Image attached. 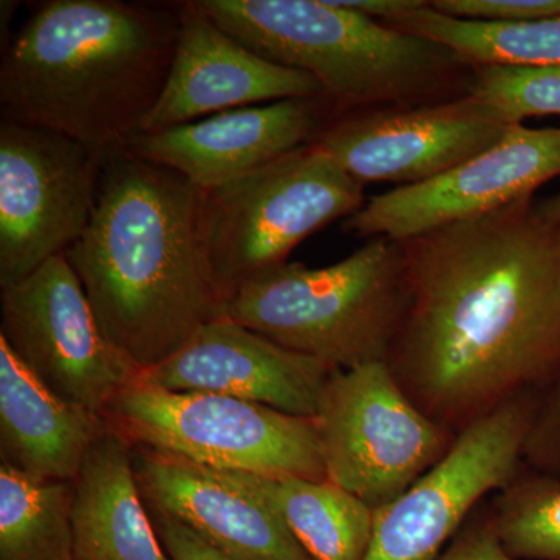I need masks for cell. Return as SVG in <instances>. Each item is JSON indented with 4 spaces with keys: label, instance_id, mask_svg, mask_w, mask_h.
<instances>
[{
    "label": "cell",
    "instance_id": "7",
    "mask_svg": "<svg viewBox=\"0 0 560 560\" xmlns=\"http://www.w3.org/2000/svg\"><path fill=\"white\" fill-rule=\"evenodd\" d=\"M103 418L135 447L208 469L327 478L315 419L253 401L176 393L139 374L110 401Z\"/></svg>",
    "mask_w": 560,
    "mask_h": 560
},
{
    "label": "cell",
    "instance_id": "22",
    "mask_svg": "<svg viewBox=\"0 0 560 560\" xmlns=\"http://www.w3.org/2000/svg\"><path fill=\"white\" fill-rule=\"evenodd\" d=\"M72 500V481L0 464V560H77Z\"/></svg>",
    "mask_w": 560,
    "mask_h": 560
},
{
    "label": "cell",
    "instance_id": "17",
    "mask_svg": "<svg viewBox=\"0 0 560 560\" xmlns=\"http://www.w3.org/2000/svg\"><path fill=\"white\" fill-rule=\"evenodd\" d=\"M132 460L149 510L183 523L235 560H312L259 499L208 467L132 445Z\"/></svg>",
    "mask_w": 560,
    "mask_h": 560
},
{
    "label": "cell",
    "instance_id": "13",
    "mask_svg": "<svg viewBox=\"0 0 560 560\" xmlns=\"http://www.w3.org/2000/svg\"><path fill=\"white\" fill-rule=\"evenodd\" d=\"M558 176L560 128L515 124L499 143L444 175L370 198L342 221V231L364 241H410L534 198Z\"/></svg>",
    "mask_w": 560,
    "mask_h": 560
},
{
    "label": "cell",
    "instance_id": "19",
    "mask_svg": "<svg viewBox=\"0 0 560 560\" xmlns=\"http://www.w3.org/2000/svg\"><path fill=\"white\" fill-rule=\"evenodd\" d=\"M72 482L77 560H172L140 490L132 445L116 430L92 444Z\"/></svg>",
    "mask_w": 560,
    "mask_h": 560
},
{
    "label": "cell",
    "instance_id": "16",
    "mask_svg": "<svg viewBox=\"0 0 560 560\" xmlns=\"http://www.w3.org/2000/svg\"><path fill=\"white\" fill-rule=\"evenodd\" d=\"M335 368L276 345L226 316L202 326L171 359L140 372L164 389L210 393L315 419Z\"/></svg>",
    "mask_w": 560,
    "mask_h": 560
},
{
    "label": "cell",
    "instance_id": "8",
    "mask_svg": "<svg viewBox=\"0 0 560 560\" xmlns=\"http://www.w3.org/2000/svg\"><path fill=\"white\" fill-rule=\"evenodd\" d=\"M315 423L327 480L374 511L411 488L455 440L407 396L386 361L334 371Z\"/></svg>",
    "mask_w": 560,
    "mask_h": 560
},
{
    "label": "cell",
    "instance_id": "20",
    "mask_svg": "<svg viewBox=\"0 0 560 560\" xmlns=\"http://www.w3.org/2000/svg\"><path fill=\"white\" fill-rule=\"evenodd\" d=\"M215 471L267 504L312 560H363L366 556L375 511L327 478Z\"/></svg>",
    "mask_w": 560,
    "mask_h": 560
},
{
    "label": "cell",
    "instance_id": "9",
    "mask_svg": "<svg viewBox=\"0 0 560 560\" xmlns=\"http://www.w3.org/2000/svg\"><path fill=\"white\" fill-rule=\"evenodd\" d=\"M105 158L60 132L0 119V289L83 237Z\"/></svg>",
    "mask_w": 560,
    "mask_h": 560
},
{
    "label": "cell",
    "instance_id": "25",
    "mask_svg": "<svg viewBox=\"0 0 560 560\" xmlns=\"http://www.w3.org/2000/svg\"><path fill=\"white\" fill-rule=\"evenodd\" d=\"M555 386L544 410L530 425L526 455L541 464L560 463V368L556 372Z\"/></svg>",
    "mask_w": 560,
    "mask_h": 560
},
{
    "label": "cell",
    "instance_id": "5",
    "mask_svg": "<svg viewBox=\"0 0 560 560\" xmlns=\"http://www.w3.org/2000/svg\"><path fill=\"white\" fill-rule=\"evenodd\" d=\"M407 301L404 246L375 237L329 267L287 261L261 272L224 302L223 316L282 348L350 370L388 363Z\"/></svg>",
    "mask_w": 560,
    "mask_h": 560
},
{
    "label": "cell",
    "instance_id": "28",
    "mask_svg": "<svg viewBox=\"0 0 560 560\" xmlns=\"http://www.w3.org/2000/svg\"><path fill=\"white\" fill-rule=\"evenodd\" d=\"M536 209L545 223L560 232V191L547 200L537 201Z\"/></svg>",
    "mask_w": 560,
    "mask_h": 560
},
{
    "label": "cell",
    "instance_id": "6",
    "mask_svg": "<svg viewBox=\"0 0 560 560\" xmlns=\"http://www.w3.org/2000/svg\"><path fill=\"white\" fill-rule=\"evenodd\" d=\"M364 186L315 143L259 171L200 190L197 235L220 300L287 264L305 238L363 208Z\"/></svg>",
    "mask_w": 560,
    "mask_h": 560
},
{
    "label": "cell",
    "instance_id": "23",
    "mask_svg": "<svg viewBox=\"0 0 560 560\" xmlns=\"http://www.w3.org/2000/svg\"><path fill=\"white\" fill-rule=\"evenodd\" d=\"M492 529L508 555L560 560V482H536L504 492Z\"/></svg>",
    "mask_w": 560,
    "mask_h": 560
},
{
    "label": "cell",
    "instance_id": "24",
    "mask_svg": "<svg viewBox=\"0 0 560 560\" xmlns=\"http://www.w3.org/2000/svg\"><path fill=\"white\" fill-rule=\"evenodd\" d=\"M467 94L523 124L529 117L560 116V68L474 66Z\"/></svg>",
    "mask_w": 560,
    "mask_h": 560
},
{
    "label": "cell",
    "instance_id": "26",
    "mask_svg": "<svg viewBox=\"0 0 560 560\" xmlns=\"http://www.w3.org/2000/svg\"><path fill=\"white\" fill-rule=\"evenodd\" d=\"M154 528L172 560H235L202 540L183 523L150 510Z\"/></svg>",
    "mask_w": 560,
    "mask_h": 560
},
{
    "label": "cell",
    "instance_id": "2",
    "mask_svg": "<svg viewBox=\"0 0 560 560\" xmlns=\"http://www.w3.org/2000/svg\"><path fill=\"white\" fill-rule=\"evenodd\" d=\"M198 200L178 173L110 150L90 226L65 253L102 330L140 372L223 316L198 246Z\"/></svg>",
    "mask_w": 560,
    "mask_h": 560
},
{
    "label": "cell",
    "instance_id": "10",
    "mask_svg": "<svg viewBox=\"0 0 560 560\" xmlns=\"http://www.w3.org/2000/svg\"><path fill=\"white\" fill-rule=\"evenodd\" d=\"M0 337L61 399L102 415L140 374L102 330L65 254L0 291Z\"/></svg>",
    "mask_w": 560,
    "mask_h": 560
},
{
    "label": "cell",
    "instance_id": "27",
    "mask_svg": "<svg viewBox=\"0 0 560 560\" xmlns=\"http://www.w3.org/2000/svg\"><path fill=\"white\" fill-rule=\"evenodd\" d=\"M438 560H514L493 529H474L464 534L455 545Z\"/></svg>",
    "mask_w": 560,
    "mask_h": 560
},
{
    "label": "cell",
    "instance_id": "18",
    "mask_svg": "<svg viewBox=\"0 0 560 560\" xmlns=\"http://www.w3.org/2000/svg\"><path fill=\"white\" fill-rule=\"evenodd\" d=\"M97 412L61 399L0 337V459L40 478L73 481L92 444L108 430Z\"/></svg>",
    "mask_w": 560,
    "mask_h": 560
},
{
    "label": "cell",
    "instance_id": "14",
    "mask_svg": "<svg viewBox=\"0 0 560 560\" xmlns=\"http://www.w3.org/2000/svg\"><path fill=\"white\" fill-rule=\"evenodd\" d=\"M179 14L171 73L140 132L171 130L246 106L326 98L312 75L254 54L221 31L197 2H180Z\"/></svg>",
    "mask_w": 560,
    "mask_h": 560
},
{
    "label": "cell",
    "instance_id": "12",
    "mask_svg": "<svg viewBox=\"0 0 560 560\" xmlns=\"http://www.w3.org/2000/svg\"><path fill=\"white\" fill-rule=\"evenodd\" d=\"M515 125L474 95L340 114L313 140L361 186H415L499 143Z\"/></svg>",
    "mask_w": 560,
    "mask_h": 560
},
{
    "label": "cell",
    "instance_id": "21",
    "mask_svg": "<svg viewBox=\"0 0 560 560\" xmlns=\"http://www.w3.org/2000/svg\"><path fill=\"white\" fill-rule=\"evenodd\" d=\"M388 27L442 44L470 66H552L560 68V16L525 22L459 20L423 2Z\"/></svg>",
    "mask_w": 560,
    "mask_h": 560
},
{
    "label": "cell",
    "instance_id": "11",
    "mask_svg": "<svg viewBox=\"0 0 560 560\" xmlns=\"http://www.w3.org/2000/svg\"><path fill=\"white\" fill-rule=\"evenodd\" d=\"M530 425L528 408L514 399L459 430L427 474L375 510L363 560H436L475 504L514 480Z\"/></svg>",
    "mask_w": 560,
    "mask_h": 560
},
{
    "label": "cell",
    "instance_id": "1",
    "mask_svg": "<svg viewBox=\"0 0 560 560\" xmlns=\"http://www.w3.org/2000/svg\"><path fill=\"white\" fill-rule=\"evenodd\" d=\"M534 198L400 242L408 301L388 364L445 430L560 368V232Z\"/></svg>",
    "mask_w": 560,
    "mask_h": 560
},
{
    "label": "cell",
    "instance_id": "3",
    "mask_svg": "<svg viewBox=\"0 0 560 560\" xmlns=\"http://www.w3.org/2000/svg\"><path fill=\"white\" fill-rule=\"evenodd\" d=\"M179 3L47 0L3 46L0 119L127 147L171 73Z\"/></svg>",
    "mask_w": 560,
    "mask_h": 560
},
{
    "label": "cell",
    "instance_id": "4",
    "mask_svg": "<svg viewBox=\"0 0 560 560\" xmlns=\"http://www.w3.org/2000/svg\"><path fill=\"white\" fill-rule=\"evenodd\" d=\"M265 60L318 81L338 114L451 101L470 66L434 40L396 31L341 0H195Z\"/></svg>",
    "mask_w": 560,
    "mask_h": 560
},
{
    "label": "cell",
    "instance_id": "15",
    "mask_svg": "<svg viewBox=\"0 0 560 560\" xmlns=\"http://www.w3.org/2000/svg\"><path fill=\"white\" fill-rule=\"evenodd\" d=\"M335 114L326 98L265 103L171 130L139 132L127 149L139 160L178 173L198 190H209L308 145Z\"/></svg>",
    "mask_w": 560,
    "mask_h": 560
}]
</instances>
